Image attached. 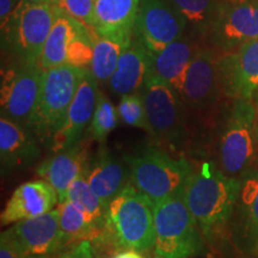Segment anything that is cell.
<instances>
[{"label": "cell", "mask_w": 258, "mask_h": 258, "mask_svg": "<svg viewBox=\"0 0 258 258\" xmlns=\"http://www.w3.org/2000/svg\"><path fill=\"white\" fill-rule=\"evenodd\" d=\"M240 188L241 178L225 175L211 163H203L190 176L183 196L206 241L215 244L227 231Z\"/></svg>", "instance_id": "6da1fadb"}, {"label": "cell", "mask_w": 258, "mask_h": 258, "mask_svg": "<svg viewBox=\"0 0 258 258\" xmlns=\"http://www.w3.org/2000/svg\"><path fill=\"white\" fill-rule=\"evenodd\" d=\"M131 183L153 206L184 191L192 175L191 164L183 157H173L156 147H146L124 157Z\"/></svg>", "instance_id": "7a4b0ae2"}, {"label": "cell", "mask_w": 258, "mask_h": 258, "mask_svg": "<svg viewBox=\"0 0 258 258\" xmlns=\"http://www.w3.org/2000/svg\"><path fill=\"white\" fill-rule=\"evenodd\" d=\"M257 106L252 99H233L218 139L217 166L225 175L241 178L256 159Z\"/></svg>", "instance_id": "3957f363"}, {"label": "cell", "mask_w": 258, "mask_h": 258, "mask_svg": "<svg viewBox=\"0 0 258 258\" xmlns=\"http://www.w3.org/2000/svg\"><path fill=\"white\" fill-rule=\"evenodd\" d=\"M106 230L117 249L153 250L154 206L133 184H128L108 205Z\"/></svg>", "instance_id": "277c9868"}, {"label": "cell", "mask_w": 258, "mask_h": 258, "mask_svg": "<svg viewBox=\"0 0 258 258\" xmlns=\"http://www.w3.org/2000/svg\"><path fill=\"white\" fill-rule=\"evenodd\" d=\"M140 93L145 103L151 135L173 152L184 150L190 131L188 112L180 93L158 77L153 70L148 74Z\"/></svg>", "instance_id": "5b68a950"}, {"label": "cell", "mask_w": 258, "mask_h": 258, "mask_svg": "<svg viewBox=\"0 0 258 258\" xmlns=\"http://www.w3.org/2000/svg\"><path fill=\"white\" fill-rule=\"evenodd\" d=\"M153 258H194L205 252L206 240L183 194L154 206Z\"/></svg>", "instance_id": "8992f818"}, {"label": "cell", "mask_w": 258, "mask_h": 258, "mask_svg": "<svg viewBox=\"0 0 258 258\" xmlns=\"http://www.w3.org/2000/svg\"><path fill=\"white\" fill-rule=\"evenodd\" d=\"M85 71L69 63L44 70L40 99L29 125L41 143L49 146L63 125Z\"/></svg>", "instance_id": "52a82bcc"}, {"label": "cell", "mask_w": 258, "mask_h": 258, "mask_svg": "<svg viewBox=\"0 0 258 258\" xmlns=\"http://www.w3.org/2000/svg\"><path fill=\"white\" fill-rule=\"evenodd\" d=\"M57 9L56 4H35L23 0L2 27L3 42L19 60L38 63Z\"/></svg>", "instance_id": "ba28073f"}, {"label": "cell", "mask_w": 258, "mask_h": 258, "mask_svg": "<svg viewBox=\"0 0 258 258\" xmlns=\"http://www.w3.org/2000/svg\"><path fill=\"white\" fill-rule=\"evenodd\" d=\"M220 51L212 46L200 48L183 83L182 96L186 112L205 122L217 110L224 95L220 78Z\"/></svg>", "instance_id": "9c48e42d"}, {"label": "cell", "mask_w": 258, "mask_h": 258, "mask_svg": "<svg viewBox=\"0 0 258 258\" xmlns=\"http://www.w3.org/2000/svg\"><path fill=\"white\" fill-rule=\"evenodd\" d=\"M44 70L38 63L19 60L3 73L0 90L2 116L29 129L36 110Z\"/></svg>", "instance_id": "30bf717a"}, {"label": "cell", "mask_w": 258, "mask_h": 258, "mask_svg": "<svg viewBox=\"0 0 258 258\" xmlns=\"http://www.w3.org/2000/svg\"><path fill=\"white\" fill-rule=\"evenodd\" d=\"M258 38V0H221L207 40L220 53Z\"/></svg>", "instance_id": "8fae6325"}, {"label": "cell", "mask_w": 258, "mask_h": 258, "mask_svg": "<svg viewBox=\"0 0 258 258\" xmlns=\"http://www.w3.org/2000/svg\"><path fill=\"white\" fill-rule=\"evenodd\" d=\"M186 32V24L171 0H140L134 35L157 53Z\"/></svg>", "instance_id": "7c38bea8"}, {"label": "cell", "mask_w": 258, "mask_h": 258, "mask_svg": "<svg viewBox=\"0 0 258 258\" xmlns=\"http://www.w3.org/2000/svg\"><path fill=\"white\" fill-rule=\"evenodd\" d=\"M222 91L232 99H252L258 93V38L220 54Z\"/></svg>", "instance_id": "4fadbf2b"}, {"label": "cell", "mask_w": 258, "mask_h": 258, "mask_svg": "<svg viewBox=\"0 0 258 258\" xmlns=\"http://www.w3.org/2000/svg\"><path fill=\"white\" fill-rule=\"evenodd\" d=\"M98 92V82L91 71L86 70L71 103L64 123L49 145L53 152H59L82 143L83 135L91 123Z\"/></svg>", "instance_id": "5bb4252c"}, {"label": "cell", "mask_w": 258, "mask_h": 258, "mask_svg": "<svg viewBox=\"0 0 258 258\" xmlns=\"http://www.w3.org/2000/svg\"><path fill=\"white\" fill-rule=\"evenodd\" d=\"M59 205L56 190L47 180L35 179L22 183L15 189L0 215L2 225L38 217Z\"/></svg>", "instance_id": "9a60e30c"}, {"label": "cell", "mask_w": 258, "mask_h": 258, "mask_svg": "<svg viewBox=\"0 0 258 258\" xmlns=\"http://www.w3.org/2000/svg\"><path fill=\"white\" fill-rule=\"evenodd\" d=\"M38 139L30 129L2 116L0 118V167L2 175L30 166L41 157Z\"/></svg>", "instance_id": "2e32d148"}, {"label": "cell", "mask_w": 258, "mask_h": 258, "mask_svg": "<svg viewBox=\"0 0 258 258\" xmlns=\"http://www.w3.org/2000/svg\"><path fill=\"white\" fill-rule=\"evenodd\" d=\"M11 230L28 254L53 256L64 247L57 207L38 217L16 222Z\"/></svg>", "instance_id": "e0dca14e"}, {"label": "cell", "mask_w": 258, "mask_h": 258, "mask_svg": "<svg viewBox=\"0 0 258 258\" xmlns=\"http://www.w3.org/2000/svg\"><path fill=\"white\" fill-rule=\"evenodd\" d=\"M234 243L244 252L258 251V171L241 177V188L233 218Z\"/></svg>", "instance_id": "ac0fdd59"}, {"label": "cell", "mask_w": 258, "mask_h": 258, "mask_svg": "<svg viewBox=\"0 0 258 258\" xmlns=\"http://www.w3.org/2000/svg\"><path fill=\"white\" fill-rule=\"evenodd\" d=\"M89 159L86 146L79 143L44 159L38 165L36 173L56 190L60 203L66 200L71 184L80 176H84Z\"/></svg>", "instance_id": "d6986e66"}, {"label": "cell", "mask_w": 258, "mask_h": 258, "mask_svg": "<svg viewBox=\"0 0 258 258\" xmlns=\"http://www.w3.org/2000/svg\"><path fill=\"white\" fill-rule=\"evenodd\" d=\"M199 40L186 31L161 50L151 53L153 72L179 93L190 63L202 47Z\"/></svg>", "instance_id": "ffe728a7"}, {"label": "cell", "mask_w": 258, "mask_h": 258, "mask_svg": "<svg viewBox=\"0 0 258 258\" xmlns=\"http://www.w3.org/2000/svg\"><path fill=\"white\" fill-rule=\"evenodd\" d=\"M84 177L106 208L131 179L128 165L116 159L103 146L95 156L90 157Z\"/></svg>", "instance_id": "44dd1931"}, {"label": "cell", "mask_w": 258, "mask_h": 258, "mask_svg": "<svg viewBox=\"0 0 258 258\" xmlns=\"http://www.w3.org/2000/svg\"><path fill=\"white\" fill-rule=\"evenodd\" d=\"M152 71L151 51L135 36L118 60L109 86L116 95L140 92L148 74Z\"/></svg>", "instance_id": "7402d4cb"}, {"label": "cell", "mask_w": 258, "mask_h": 258, "mask_svg": "<svg viewBox=\"0 0 258 258\" xmlns=\"http://www.w3.org/2000/svg\"><path fill=\"white\" fill-rule=\"evenodd\" d=\"M140 0H95L92 29L98 35L134 34Z\"/></svg>", "instance_id": "603a6c76"}, {"label": "cell", "mask_w": 258, "mask_h": 258, "mask_svg": "<svg viewBox=\"0 0 258 258\" xmlns=\"http://www.w3.org/2000/svg\"><path fill=\"white\" fill-rule=\"evenodd\" d=\"M134 34L96 35L90 71L98 83L111 78L122 53L132 43Z\"/></svg>", "instance_id": "cb8c5ba5"}, {"label": "cell", "mask_w": 258, "mask_h": 258, "mask_svg": "<svg viewBox=\"0 0 258 258\" xmlns=\"http://www.w3.org/2000/svg\"><path fill=\"white\" fill-rule=\"evenodd\" d=\"M80 24L83 23L71 17L60 8L57 9L55 22L51 27L43 49H42L41 57L38 60V64L42 69L49 70L66 63L70 42L76 35Z\"/></svg>", "instance_id": "d4e9b609"}, {"label": "cell", "mask_w": 258, "mask_h": 258, "mask_svg": "<svg viewBox=\"0 0 258 258\" xmlns=\"http://www.w3.org/2000/svg\"><path fill=\"white\" fill-rule=\"evenodd\" d=\"M63 246L82 240H91L93 244L111 240L109 233H102L86 219L85 214L69 200L56 206Z\"/></svg>", "instance_id": "484cf974"}, {"label": "cell", "mask_w": 258, "mask_h": 258, "mask_svg": "<svg viewBox=\"0 0 258 258\" xmlns=\"http://www.w3.org/2000/svg\"><path fill=\"white\" fill-rule=\"evenodd\" d=\"M186 24V31L198 38H207L217 18L221 0H171Z\"/></svg>", "instance_id": "4316f807"}, {"label": "cell", "mask_w": 258, "mask_h": 258, "mask_svg": "<svg viewBox=\"0 0 258 258\" xmlns=\"http://www.w3.org/2000/svg\"><path fill=\"white\" fill-rule=\"evenodd\" d=\"M66 200L76 205L97 230L108 233L105 205L91 189L85 177L80 176L71 184Z\"/></svg>", "instance_id": "83f0119b"}, {"label": "cell", "mask_w": 258, "mask_h": 258, "mask_svg": "<svg viewBox=\"0 0 258 258\" xmlns=\"http://www.w3.org/2000/svg\"><path fill=\"white\" fill-rule=\"evenodd\" d=\"M117 115L114 104L106 98L104 93L99 91L95 112L89 125V133L92 140L99 144L104 143L108 135L117 127Z\"/></svg>", "instance_id": "f1b7e54d"}, {"label": "cell", "mask_w": 258, "mask_h": 258, "mask_svg": "<svg viewBox=\"0 0 258 258\" xmlns=\"http://www.w3.org/2000/svg\"><path fill=\"white\" fill-rule=\"evenodd\" d=\"M96 35V32L91 29L85 27L84 24H80L76 35L70 42L66 63L79 67V69L90 70Z\"/></svg>", "instance_id": "f546056e"}, {"label": "cell", "mask_w": 258, "mask_h": 258, "mask_svg": "<svg viewBox=\"0 0 258 258\" xmlns=\"http://www.w3.org/2000/svg\"><path fill=\"white\" fill-rule=\"evenodd\" d=\"M117 112L118 117L121 118L123 123L135 128L144 129V131L151 134L145 103L140 92L121 96V101L117 106Z\"/></svg>", "instance_id": "4dcf8cb0"}, {"label": "cell", "mask_w": 258, "mask_h": 258, "mask_svg": "<svg viewBox=\"0 0 258 258\" xmlns=\"http://www.w3.org/2000/svg\"><path fill=\"white\" fill-rule=\"evenodd\" d=\"M56 5L71 17L93 30L92 16L95 0H57Z\"/></svg>", "instance_id": "1f68e13d"}, {"label": "cell", "mask_w": 258, "mask_h": 258, "mask_svg": "<svg viewBox=\"0 0 258 258\" xmlns=\"http://www.w3.org/2000/svg\"><path fill=\"white\" fill-rule=\"evenodd\" d=\"M25 252L11 227L0 234V258H25Z\"/></svg>", "instance_id": "d6a6232c"}, {"label": "cell", "mask_w": 258, "mask_h": 258, "mask_svg": "<svg viewBox=\"0 0 258 258\" xmlns=\"http://www.w3.org/2000/svg\"><path fill=\"white\" fill-rule=\"evenodd\" d=\"M55 258H102V256L91 240H82L60 252Z\"/></svg>", "instance_id": "836d02e7"}, {"label": "cell", "mask_w": 258, "mask_h": 258, "mask_svg": "<svg viewBox=\"0 0 258 258\" xmlns=\"http://www.w3.org/2000/svg\"><path fill=\"white\" fill-rule=\"evenodd\" d=\"M23 0H0V25L4 27Z\"/></svg>", "instance_id": "e575fe53"}, {"label": "cell", "mask_w": 258, "mask_h": 258, "mask_svg": "<svg viewBox=\"0 0 258 258\" xmlns=\"http://www.w3.org/2000/svg\"><path fill=\"white\" fill-rule=\"evenodd\" d=\"M111 258H145L139 251L135 250H121L116 252Z\"/></svg>", "instance_id": "d590c367"}, {"label": "cell", "mask_w": 258, "mask_h": 258, "mask_svg": "<svg viewBox=\"0 0 258 258\" xmlns=\"http://www.w3.org/2000/svg\"><path fill=\"white\" fill-rule=\"evenodd\" d=\"M35 4H57V0H27Z\"/></svg>", "instance_id": "8d00e7d4"}, {"label": "cell", "mask_w": 258, "mask_h": 258, "mask_svg": "<svg viewBox=\"0 0 258 258\" xmlns=\"http://www.w3.org/2000/svg\"><path fill=\"white\" fill-rule=\"evenodd\" d=\"M25 258H51V256H40V254H28Z\"/></svg>", "instance_id": "74e56055"}, {"label": "cell", "mask_w": 258, "mask_h": 258, "mask_svg": "<svg viewBox=\"0 0 258 258\" xmlns=\"http://www.w3.org/2000/svg\"><path fill=\"white\" fill-rule=\"evenodd\" d=\"M256 131H257V144H258V104H257V125H256Z\"/></svg>", "instance_id": "f35d334b"}]
</instances>
